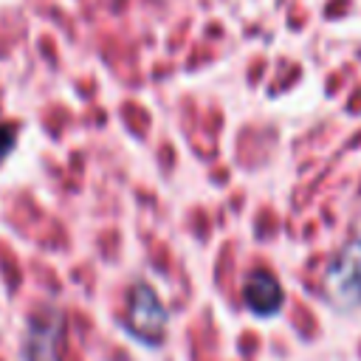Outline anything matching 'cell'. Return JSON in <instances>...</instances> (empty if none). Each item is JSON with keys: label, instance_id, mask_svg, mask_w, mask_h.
Returning <instances> with one entry per match:
<instances>
[{"label": "cell", "instance_id": "obj_1", "mask_svg": "<svg viewBox=\"0 0 361 361\" xmlns=\"http://www.w3.org/2000/svg\"><path fill=\"white\" fill-rule=\"evenodd\" d=\"M324 293L338 310L361 307V240H350L324 271Z\"/></svg>", "mask_w": 361, "mask_h": 361}, {"label": "cell", "instance_id": "obj_2", "mask_svg": "<svg viewBox=\"0 0 361 361\" xmlns=\"http://www.w3.org/2000/svg\"><path fill=\"white\" fill-rule=\"evenodd\" d=\"M166 322L169 313L158 299V293L152 290V285L147 282L133 285L127 296V330L144 344H158L166 333Z\"/></svg>", "mask_w": 361, "mask_h": 361}, {"label": "cell", "instance_id": "obj_3", "mask_svg": "<svg viewBox=\"0 0 361 361\" xmlns=\"http://www.w3.org/2000/svg\"><path fill=\"white\" fill-rule=\"evenodd\" d=\"M65 336V316L56 307H42L28 319V330L23 338L25 361H59Z\"/></svg>", "mask_w": 361, "mask_h": 361}, {"label": "cell", "instance_id": "obj_4", "mask_svg": "<svg viewBox=\"0 0 361 361\" xmlns=\"http://www.w3.org/2000/svg\"><path fill=\"white\" fill-rule=\"evenodd\" d=\"M243 296H245V305L251 307V313H257V316H274L285 299L276 276L268 271H254L245 282Z\"/></svg>", "mask_w": 361, "mask_h": 361}, {"label": "cell", "instance_id": "obj_5", "mask_svg": "<svg viewBox=\"0 0 361 361\" xmlns=\"http://www.w3.org/2000/svg\"><path fill=\"white\" fill-rule=\"evenodd\" d=\"M14 133H17V127H14V124H0V161H3V158H6V152L14 147V138H17Z\"/></svg>", "mask_w": 361, "mask_h": 361}]
</instances>
